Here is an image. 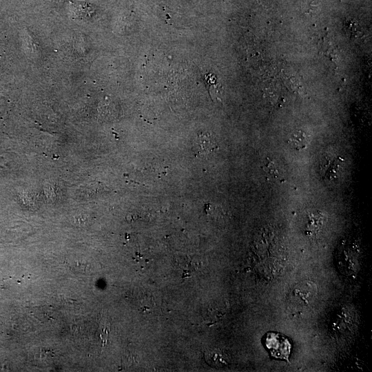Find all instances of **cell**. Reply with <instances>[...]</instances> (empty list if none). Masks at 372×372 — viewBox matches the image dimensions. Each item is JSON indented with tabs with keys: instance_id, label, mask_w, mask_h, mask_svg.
<instances>
[{
	"instance_id": "3",
	"label": "cell",
	"mask_w": 372,
	"mask_h": 372,
	"mask_svg": "<svg viewBox=\"0 0 372 372\" xmlns=\"http://www.w3.org/2000/svg\"><path fill=\"white\" fill-rule=\"evenodd\" d=\"M194 148L198 156H204L213 152L217 148V145L214 138L211 135L202 134L196 138Z\"/></svg>"
},
{
	"instance_id": "2",
	"label": "cell",
	"mask_w": 372,
	"mask_h": 372,
	"mask_svg": "<svg viewBox=\"0 0 372 372\" xmlns=\"http://www.w3.org/2000/svg\"><path fill=\"white\" fill-rule=\"evenodd\" d=\"M292 302L300 306H307L316 295V286L310 282H302L291 293Z\"/></svg>"
},
{
	"instance_id": "1",
	"label": "cell",
	"mask_w": 372,
	"mask_h": 372,
	"mask_svg": "<svg viewBox=\"0 0 372 372\" xmlns=\"http://www.w3.org/2000/svg\"><path fill=\"white\" fill-rule=\"evenodd\" d=\"M262 344L271 358L288 362L293 344L290 339L276 331H268L262 338Z\"/></svg>"
},
{
	"instance_id": "4",
	"label": "cell",
	"mask_w": 372,
	"mask_h": 372,
	"mask_svg": "<svg viewBox=\"0 0 372 372\" xmlns=\"http://www.w3.org/2000/svg\"><path fill=\"white\" fill-rule=\"evenodd\" d=\"M288 143L296 150L302 149L308 145L309 137L303 131L297 130L290 136Z\"/></svg>"
},
{
	"instance_id": "5",
	"label": "cell",
	"mask_w": 372,
	"mask_h": 372,
	"mask_svg": "<svg viewBox=\"0 0 372 372\" xmlns=\"http://www.w3.org/2000/svg\"><path fill=\"white\" fill-rule=\"evenodd\" d=\"M264 170H265L269 175L278 180H283V173L281 170V167L278 165L269 158H266V161L263 165Z\"/></svg>"
}]
</instances>
